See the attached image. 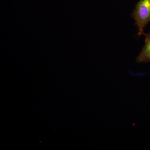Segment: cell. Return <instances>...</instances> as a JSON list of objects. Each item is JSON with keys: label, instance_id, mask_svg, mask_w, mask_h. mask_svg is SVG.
Listing matches in <instances>:
<instances>
[{"label": "cell", "instance_id": "obj_1", "mask_svg": "<svg viewBox=\"0 0 150 150\" xmlns=\"http://www.w3.org/2000/svg\"><path fill=\"white\" fill-rule=\"evenodd\" d=\"M138 28L137 35H145L144 28L150 23V0H139L131 13Z\"/></svg>", "mask_w": 150, "mask_h": 150}, {"label": "cell", "instance_id": "obj_2", "mask_svg": "<svg viewBox=\"0 0 150 150\" xmlns=\"http://www.w3.org/2000/svg\"><path fill=\"white\" fill-rule=\"evenodd\" d=\"M144 46L136 59V62L139 64L150 62V32L146 34Z\"/></svg>", "mask_w": 150, "mask_h": 150}]
</instances>
